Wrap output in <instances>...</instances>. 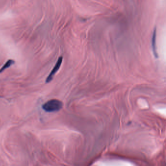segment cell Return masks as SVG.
<instances>
[{
  "mask_svg": "<svg viewBox=\"0 0 166 166\" xmlns=\"http://www.w3.org/2000/svg\"><path fill=\"white\" fill-rule=\"evenodd\" d=\"M63 56H60L59 58V59H58L56 64L55 66L53 67V69L52 70L51 73L49 74L47 77L46 78V81H45L46 83H50L53 80V79L55 74L57 73V71L59 70V69L60 68L61 64H62V62H63Z\"/></svg>",
  "mask_w": 166,
  "mask_h": 166,
  "instance_id": "7a4b0ae2",
  "label": "cell"
},
{
  "mask_svg": "<svg viewBox=\"0 0 166 166\" xmlns=\"http://www.w3.org/2000/svg\"><path fill=\"white\" fill-rule=\"evenodd\" d=\"M14 63H15V61L14 60H12V59H9L8 60L6 61V62L4 64V66L0 69V74L3 73L5 70L8 69L9 67H10L11 65H13Z\"/></svg>",
  "mask_w": 166,
  "mask_h": 166,
  "instance_id": "277c9868",
  "label": "cell"
},
{
  "mask_svg": "<svg viewBox=\"0 0 166 166\" xmlns=\"http://www.w3.org/2000/svg\"><path fill=\"white\" fill-rule=\"evenodd\" d=\"M156 28H154V31L152 33V38H151V47H152V52L154 56L156 58H158V54L156 50Z\"/></svg>",
  "mask_w": 166,
  "mask_h": 166,
  "instance_id": "3957f363",
  "label": "cell"
},
{
  "mask_svg": "<svg viewBox=\"0 0 166 166\" xmlns=\"http://www.w3.org/2000/svg\"><path fill=\"white\" fill-rule=\"evenodd\" d=\"M63 103L57 99H52L45 102L43 105V109L47 112H57L62 109Z\"/></svg>",
  "mask_w": 166,
  "mask_h": 166,
  "instance_id": "6da1fadb",
  "label": "cell"
}]
</instances>
